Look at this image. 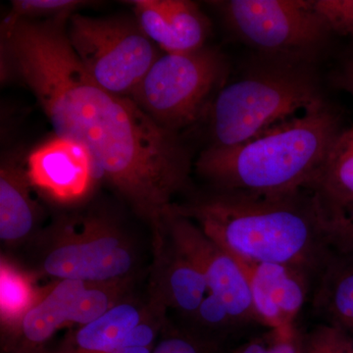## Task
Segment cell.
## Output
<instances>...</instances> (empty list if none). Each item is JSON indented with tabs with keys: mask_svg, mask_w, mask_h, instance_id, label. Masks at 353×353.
Listing matches in <instances>:
<instances>
[{
	"mask_svg": "<svg viewBox=\"0 0 353 353\" xmlns=\"http://www.w3.org/2000/svg\"><path fill=\"white\" fill-rule=\"evenodd\" d=\"M70 17L2 24L6 71L31 90L57 137L83 146L97 174L157 229L189 183V153L176 132L90 76L69 43Z\"/></svg>",
	"mask_w": 353,
	"mask_h": 353,
	"instance_id": "1",
	"label": "cell"
},
{
	"mask_svg": "<svg viewBox=\"0 0 353 353\" xmlns=\"http://www.w3.org/2000/svg\"><path fill=\"white\" fill-rule=\"evenodd\" d=\"M173 208L227 252L285 265L303 273L313 287L334 253L328 220L309 190H216Z\"/></svg>",
	"mask_w": 353,
	"mask_h": 353,
	"instance_id": "2",
	"label": "cell"
},
{
	"mask_svg": "<svg viewBox=\"0 0 353 353\" xmlns=\"http://www.w3.org/2000/svg\"><path fill=\"white\" fill-rule=\"evenodd\" d=\"M341 132L338 115L323 101L241 145L209 146L196 169L216 190L299 192L307 189Z\"/></svg>",
	"mask_w": 353,
	"mask_h": 353,
	"instance_id": "3",
	"label": "cell"
},
{
	"mask_svg": "<svg viewBox=\"0 0 353 353\" xmlns=\"http://www.w3.org/2000/svg\"><path fill=\"white\" fill-rule=\"evenodd\" d=\"M323 101L311 63L268 58L216 95L209 108L210 146L241 145Z\"/></svg>",
	"mask_w": 353,
	"mask_h": 353,
	"instance_id": "4",
	"label": "cell"
},
{
	"mask_svg": "<svg viewBox=\"0 0 353 353\" xmlns=\"http://www.w3.org/2000/svg\"><path fill=\"white\" fill-rule=\"evenodd\" d=\"M229 65L204 46L188 54L160 55L131 99L157 124L174 132L196 122L224 88Z\"/></svg>",
	"mask_w": 353,
	"mask_h": 353,
	"instance_id": "5",
	"label": "cell"
},
{
	"mask_svg": "<svg viewBox=\"0 0 353 353\" xmlns=\"http://www.w3.org/2000/svg\"><path fill=\"white\" fill-rule=\"evenodd\" d=\"M136 255L127 234L104 216L63 218L48 231L41 273L55 280L111 282L131 278Z\"/></svg>",
	"mask_w": 353,
	"mask_h": 353,
	"instance_id": "6",
	"label": "cell"
},
{
	"mask_svg": "<svg viewBox=\"0 0 353 353\" xmlns=\"http://www.w3.org/2000/svg\"><path fill=\"white\" fill-rule=\"evenodd\" d=\"M67 36L90 76L120 97H132L160 57L157 46L137 21L74 13L68 20Z\"/></svg>",
	"mask_w": 353,
	"mask_h": 353,
	"instance_id": "7",
	"label": "cell"
},
{
	"mask_svg": "<svg viewBox=\"0 0 353 353\" xmlns=\"http://www.w3.org/2000/svg\"><path fill=\"white\" fill-rule=\"evenodd\" d=\"M217 4L234 34L269 59L311 63L332 36L311 0H230Z\"/></svg>",
	"mask_w": 353,
	"mask_h": 353,
	"instance_id": "8",
	"label": "cell"
},
{
	"mask_svg": "<svg viewBox=\"0 0 353 353\" xmlns=\"http://www.w3.org/2000/svg\"><path fill=\"white\" fill-rule=\"evenodd\" d=\"M162 226L205 279L209 294L224 304L240 327L262 325L253 305L245 273L231 254L208 238L192 221L174 210L165 215Z\"/></svg>",
	"mask_w": 353,
	"mask_h": 353,
	"instance_id": "9",
	"label": "cell"
},
{
	"mask_svg": "<svg viewBox=\"0 0 353 353\" xmlns=\"http://www.w3.org/2000/svg\"><path fill=\"white\" fill-rule=\"evenodd\" d=\"M231 255L248 279L253 305L262 325L281 334L296 333L294 320L313 285L310 280L285 265Z\"/></svg>",
	"mask_w": 353,
	"mask_h": 353,
	"instance_id": "10",
	"label": "cell"
},
{
	"mask_svg": "<svg viewBox=\"0 0 353 353\" xmlns=\"http://www.w3.org/2000/svg\"><path fill=\"white\" fill-rule=\"evenodd\" d=\"M26 166L32 188L59 204L82 201L97 176L88 150L59 137L37 148L28 157Z\"/></svg>",
	"mask_w": 353,
	"mask_h": 353,
	"instance_id": "11",
	"label": "cell"
},
{
	"mask_svg": "<svg viewBox=\"0 0 353 353\" xmlns=\"http://www.w3.org/2000/svg\"><path fill=\"white\" fill-rule=\"evenodd\" d=\"M152 245L148 303L162 314L171 308L194 319L209 292L205 279L162 225L153 231Z\"/></svg>",
	"mask_w": 353,
	"mask_h": 353,
	"instance_id": "12",
	"label": "cell"
},
{
	"mask_svg": "<svg viewBox=\"0 0 353 353\" xmlns=\"http://www.w3.org/2000/svg\"><path fill=\"white\" fill-rule=\"evenodd\" d=\"M143 34L166 54H188L205 46L208 18L188 0L129 1Z\"/></svg>",
	"mask_w": 353,
	"mask_h": 353,
	"instance_id": "13",
	"label": "cell"
},
{
	"mask_svg": "<svg viewBox=\"0 0 353 353\" xmlns=\"http://www.w3.org/2000/svg\"><path fill=\"white\" fill-rule=\"evenodd\" d=\"M153 317L165 316L150 303L129 296L99 319L72 330L57 347L43 353H109L121 347L132 330Z\"/></svg>",
	"mask_w": 353,
	"mask_h": 353,
	"instance_id": "14",
	"label": "cell"
},
{
	"mask_svg": "<svg viewBox=\"0 0 353 353\" xmlns=\"http://www.w3.org/2000/svg\"><path fill=\"white\" fill-rule=\"evenodd\" d=\"M88 282L57 280L46 285L41 301L28 313L11 353H43L58 330L71 327L72 315Z\"/></svg>",
	"mask_w": 353,
	"mask_h": 353,
	"instance_id": "15",
	"label": "cell"
},
{
	"mask_svg": "<svg viewBox=\"0 0 353 353\" xmlns=\"http://www.w3.org/2000/svg\"><path fill=\"white\" fill-rule=\"evenodd\" d=\"M332 228L353 213V127L341 130L307 189Z\"/></svg>",
	"mask_w": 353,
	"mask_h": 353,
	"instance_id": "16",
	"label": "cell"
},
{
	"mask_svg": "<svg viewBox=\"0 0 353 353\" xmlns=\"http://www.w3.org/2000/svg\"><path fill=\"white\" fill-rule=\"evenodd\" d=\"M27 166L15 158L2 160L0 167V240L17 245L36 231L41 208L32 199Z\"/></svg>",
	"mask_w": 353,
	"mask_h": 353,
	"instance_id": "17",
	"label": "cell"
},
{
	"mask_svg": "<svg viewBox=\"0 0 353 353\" xmlns=\"http://www.w3.org/2000/svg\"><path fill=\"white\" fill-rule=\"evenodd\" d=\"M46 285L39 287L34 274L12 260L0 259V327L4 353L15 347L26 316L41 301Z\"/></svg>",
	"mask_w": 353,
	"mask_h": 353,
	"instance_id": "18",
	"label": "cell"
},
{
	"mask_svg": "<svg viewBox=\"0 0 353 353\" xmlns=\"http://www.w3.org/2000/svg\"><path fill=\"white\" fill-rule=\"evenodd\" d=\"M313 305L329 324L353 329V255L334 252L316 281Z\"/></svg>",
	"mask_w": 353,
	"mask_h": 353,
	"instance_id": "19",
	"label": "cell"
},
{
	"mask_svg": "<svg viewBox=\"0 0 353 353\" xmlns=\"http://www.w3.org/2000/svg\"><path fill=\"white\" fill-rule=\"evenodd\" d=\"M88 2L78 0H13L10 12L2 24H13L21 20H39L72 16Z\"/></svg>",
	"mask_w": 353,
	"mask_h": 353,
	"instance_id": "20",
	"label": "cell"
},
{
	"mask_svg": "<svg viewBox=\"0 0 353 353\" xmlns=\"http://www.w3.org/2000/svg\"><path fill=\"white\" fill-rule=\"evenodd\" d=\"M301 353H353V336L341 327L320 324L301 334Z\"/></svg>",
	"mask_w": 353,
	"mask_h": 353,
	"instance_id": "21",
	"label": "cell"
},
{
	"mask_svg": "<svg viewBox=\"0 0 353 353\" xmlns=\"http://www.w3.org/2000/svg\"><path fill=\"white\" fill-rule=\"evenodd\" d=\"M152 353H227L215 336L197 332L172 331L157 341Z\"/></svg>",
	"mask_w": 353,
	"mask_h": 353,
	"instance_id": "22",
	"label": "cell"
},
{
	"mask_svg": "<svg viewBox=\"0 0 353 353\" xmlns=\"http://www.w3.org/2000/svg\"><path fill=\"white\" fill-rule=\"evenodd\" d=\"M331 34L353 39V0H311Z\"/></svg>",
	"mask_w": 353,
	"mask_h": 353,
	"instance_id": "23",
	"label": "cell"
},
{
	"mask_svg": "<svg viewBox=\"0 0 353 353\" xmlns=\"http://www.w3.org/2000/svg\"><path fill=\"white\" fill-rule=\"evenodd\" d=\"M194 320L201 327L213 332L225 333L240 327L228 313L224 304L209 292L202 301Z\"/></svg>",
	"mask_w": 353,
	"mask_h": 353,
	"instance_id": "24",
	"label": "cell"
},
{
	"mask_svg": "<svg viewBox=\"0 0 353 353\" xmlns=\"http://www.w3.org/2000/svg\"><path fill=\"white\" fill-rule=\"evenodd\" d=\"M165 318L153 317L139 325L128 336L121 347L109 353H152Z\"/></svg>",
	"mask_w": 353,
	"mask_h": 353,
	"instance_id": "25",
	"label": "cell"
},
{
	"mask_svg": "<svg viewBox=\"0 0 353 353\" xmlns=\"http://www.w3.org/2000/svg\"><path fill=\"white\" fill-rule=\"evenodd\" d=\"M334 252L353 255V213L330 231Z\"/></svg>",
	"mask_w": 353,
	"mask_h": 353,
	"instance_id": "26",
	"label": "cell"
},
{
	"mask_svg": "<svg viewBox=\"0 0 353 353\" xmlns=\"http://www.w3.org/2000/svg\"><path fill=\"white\" fill-rule=\"evenodd\" d=\"M270 333L267 353H301V334L299 332L294 334H283L276 330H270Z\"/></svg>",
	"mask_w": 353,
	"mask_h": 353,
	"instance_id": "27",
	"label": "cell"
},
{
	"mask_svg": "<svg viewBox=\"0 0 353 353\" xmlns=\"http://www.w3.org/2000/svg\"><path fill=\"white\" fill-rule=\"evenodd\" d=\"M334 83L353 97V48L336 71Z\"/></svg>",
	"mask_w": 353,
	"mask_h": 353,
	"instance_id": "28",
	"label": "cell"
},
{
	"mask_svg": "<svg viewBox=\"0 0 353 353\" xmlns=\"http://www.w3.org/2000/svg\"><path fill=\"white\" fill-rule=\"evenodd\" d=\"M270 331L264 334L263 336L253 338L248 343H243L240 347L236 348L232 353H267L269 341H270Z\"/></svg>",
	"mask_w": 353,
	"mask_h": 353,
	"instance_id": "29",
	"label": "cell"
}]
</instances>
